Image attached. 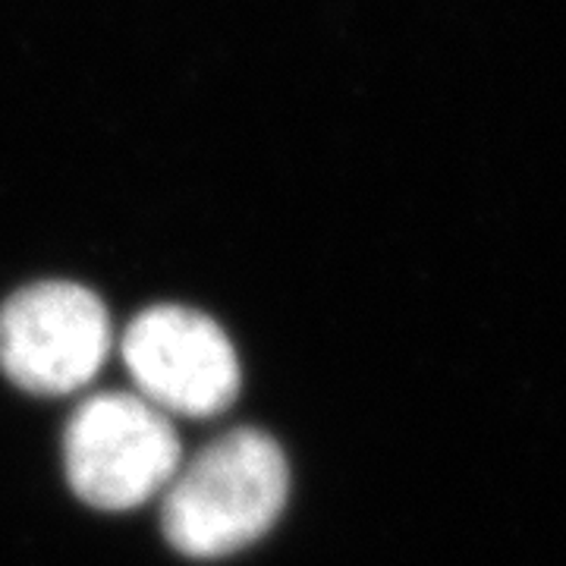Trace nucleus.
I'll use <instances>...</instances> for the list:
<instances>
[{
  "mask_svg": "<svg viewBox=\"0 0 566 566\" xmlns=\"http://www.w3.org/2000/svg\"><path fill=\"white\" fill-rule=\"evenodd\" d=\"M139 397L164 416L211 419L240 394V359L214 318L186 305L139 312L120 340Z\"/></svg>",
  "mask_w": 566,
  "mask_h": 566,
  "instance_id": "4",
  "label": "nucleus"
},
{
  "mask_svg": "<svg viewBox=\"0 0 566 566\" xmlns=\"http://www.w3.org/2000/svg\"><path fill=\"white\" fill-rule=\"evenodd\" d=\"M114 346L111 315L80 283H32L0 305V368L29 394L85 387Z\"/></svg>",
  "mask_w": 566,
  "mask_h": 566,
  "instance_id": "3",
  "label": "nucleus"
},
{
  "mask_svg": "<svg viewBox=\"0 0 566 566\" xmlns=\"http://www.w3.org/2000/svg\"><path fill=\"white\" fill-rule=\"evenodd\" d=\"M182 463L177 428L139 394H95L63 434L66 482L95 510H133L170 485Z\"/></svg>",
  "mask_w": 566,
  "mask_h": 566,
  "instance_id": "2",
  "label": "nucleus"
},
{
  "mask_svg": "<svg viewBox=\"0 0 566 566\" xmlns=\"http://www.w3.org/2000/svg\"><path fill=\"white\" fill-rule=\"evenodd\" d=\"M290 465L259 428H233L180 463L164 488L161 528L186 557L214 560L259 542L281 520Z\"/></svg>",
  "mask_w": 566,
  "mask_h": 566,
  "instance_id": "1",
  "label": "nucleus"
}]
</instances>
